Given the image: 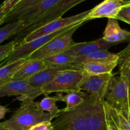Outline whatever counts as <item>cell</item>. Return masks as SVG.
<instances>
[{
	"label": "cell",
	"instance_id": "obj_4",
	"mask_svg": "<svg viewBox=\"0 0 130 130\" xmlns=\"http://www.w3.org/2000/svg\"><path fill=\"white\" fill-rule=\"evenodd\" d=\"M84 1H86V0H61L60 1L48 12L42 15L39 19L32 22L31 24L28 25L22 31L17 34L16 37L14 39L16 45L21 43L23 39L30 33L35 31L36 30L42 27V26L52 20L62 17V15L70 9Z\"/></svg>",
	"mask_w": 130,
	"mask_h": 130
},
{
	"label": "cell",
	"instance_id": "obj_12",
	"mask_svg": "<svg viewBox=\"0 0 130 130\" xmlns=\"http://www.w3.org/2000/svg\"><path fill=\"white\" fill-rule=\"evenodd\" d=\"M68 70L80 69L73 64L54 66L38 72L36 74L28 79V81L34 88H42L43 86L52 81L61 72Z\"/></svg>",
	"mask_w": 130,
	"mask_h": 130
},
{
	"label": "cell",
	"instance_id": "obj_6",
	"mask_svg": "<svg viewBox=\"0 0 130 130\" xmlns=\"http://www.w3.org/2000/svg\"><path fill=\"white\" fill-rule=\"evenodd\" d=\"M76 25V24L71 25V26H69L68 27L64 28V29H61L59 31L56 32L52 33V34L40 37L36 39L30 41L28 43H23L16 45L12 53L7 58H5L3 62L0 63V67L10 64V63L16 62L19 60L28 59L31 55L34 53V52H36L37 50L44 46L45 44H47L48 42L53 39L54 38L67 32L68 30H69Z\"/></svg>",
	"mask_w": 130,
	"mask_h": 130
},
{
	"label": "cell",
	"instance_id": "obj_35",
	"mask_svg": "<svg viewBox=\"0 0 130 130\" xmlns=\"http://www.w3.org/2000/svg\"><path fill=\"white\" fill-rule=\"evenodd\" d=\"M108 130H109V129H108Z\"/></svg>",
	"mask_w": 130,
	"mask_h": 130
},
{
	"label": "cell",
	"instance_id": "obj_27",
	"mask_svg": "<svg viewBox=\"0 0 130 130\" xmlns=\"http://www.w3.org/2000/svg\"><path fill=\"white\" fill-rule=\"evenodd\" d=\"M115 19L124 22L130 25V4L121 9L116 16Z\"/></svg>",
	"mask_w": 130,
	"mask_h": 130
},
{
	"label": "cell",
	"instance_id": "obj_31",
	"mask_svg": "<svg viewBox=\"0 0 130 130\" xmlns=\"http://www.w3.org/2000/svg\"><path fill=\"white\" fill-rule=\"evenodd\" d=\"M6 16H7V13L5 11L2 4H1L0 5V25L3 24L4 20Z\"/></svg>",
	"mask_w": 130,
	"mask_h": 130
},
{
	"label": "cell",
	"instance_id": "obj_15",
	"mask_svg": "<svg viewBox=\"0 0 130 130\" xmlns=\"http://www.w3.org/2000/svg\"><path fill=\"white\" fill-rule=\"evenodd\" d=\"M104 40L116 45L130 41V31L122 29L115 19H108L107 24L103 33Z\"/></svg>",
	"mask_w": 130,
	"mask_h": 130
},
{
	"label": "cell",
	"instance_id": "obj_22",
	"mask_svg": "<svg viewBox=\"0 0 130 130\" xmlns=\"http://www.w3.org/2000/svg\"><path fill=\"white\" fill-rule=\"evenodd\" d=\"M24 29V24L19 20L11 22L0 28V45L4 41L12 36L17 35Z\"/></svg>",
	"mask_w": 130,
	"mask_h": 130
},
{
	"label": "cell",
	"instance_id": "obj_3",
	"mask_svg": "<svg viewBox=\"0 0 130 130\" xmlns=\"http://www.w3.org/2000/svg\"><path fill=\"white\" fill-rule=\"evenodd\" d=\"M105 102L115 109L126 119H129L127 80L124 74L111 78L105 95Z\"/></svg>",
	"mask_w": 130,
	"mask_h": 130
},
{
	"label": "cell",
	"instance_id": "obj_19",
	"mask_svg": "<svg viewBox=\"0 0 130 130\" xmlns=\"http://www.w3.org/2000/svg\"><path fill=\"white\" fill-rule=\"evenodd\" d=\"M25 61V60L21 59L0 67V88L12 81L15 74Z\"/></svg>",
	"mask_w": 130,
	"mask_h": 130
},
{
	"label": "cell",
	"instance_id": "obj_17",
	"mask_svg": "<svg viewBox=\"0 0 130 130\" xmlns=\"http://www.w3.org/2000/svg\"><path fill=\"white\" fill-rule=\"evenodd\" d=\"M118 53H111L107 50H101L82 57H76L73 64L80 69L82 65L88 62H118Z\"/></svg>",
	"mask_w": 130,
	"mask_h": 130
},
{
	"label": "cell",
	"instance_id": "obj_25",
	"mask_svg": "<svg viewBox=\"0 0 130 130\" xmlns=\"http://www.w3.org/2000/svg\"><path fill=\"white\" fill-rule=\"evenodd\" d=\"M118 66L119 72L124 70L130 69V44L126 48L118 53Z\"/></svg>",
	"mask_w": 130,
	"mask_h": 130
},
{
	"label": "cell",
	"instance_id": "obj_9",
	"mask_svg": "<svg viewBox=\"0 0 130 130\" xmlns=\"http://www.w3.org/2000/svg\"><path fill=\"white\" fill-rule=\"evenodd\" d=\"M40 95H43L42 88H34L28 80H12L0 88V97L20 96L17 99L23 102L34 100Z\"/></svg>",
	"mask_w": 130,
	"mask_h": 130
},
{
	"label": "cell",
	"instance_id": "obj_34",
	"mask_svg": "<svg viewBox=\"0 0 130 130\" xmlns=\"http://www.w3.org/2000/svg\"><path fill=\"white\" fill-rule=\"evenodd\" d=\"M111 124H112V123H111ZM113 125H114V124H113ZM119 130H121V129H120L119 128Z\"/></svg>",
	"mask_w": 130,
	"mask_h": 130
},
{
	"label": "cell",
	"instance_id": "obj_16",
	"mask_svg": "<svg viewBox=\"0 0 130 130\" xmlns=\"http://www.w3.org/2000/svg\"><path fill=\"white\" fill-rule=\"evenodd\" d=\"M50 67L45 60L26 59L15 74L13 80H28L38 72Z\"/></svg>",
	"mask_w": 130,
	"mask_h": 130
},
{
	"label": "cell",
	"instance_id": "obj_26",
	"mask_svg": "<svg viewBox=\"0 0 130 130\" xmlns=\"http://www.w3.org/2000/svg\"><path fill=\"white\" fill-rule=\"evenodd\" d=\"M15 45L16 44L14 40L4 45H0V63L12 53Z\"/></svg>",
	"mask_w": 130,
	"mask_h": 130
},
{
	"label": "cell",
	"instance_id": "obj_21",
	"mask_svg": "<svg viewBox=\"0 0 130 130\" xmlns=\"http://www.w3.org/2000/svg\"><path fill=\"white\" fill-rule=\"evenodd\" d=\"M62 94H59L55 96H45L41 101L38 102V106L40 110L51 114H59L62 109H59L56 102L62 100Z\"/></svg>",
	"mask_w": 130,
	"mask_h": 130
},
{
	"label": "cell",
	"instance_id": "obj_8",
	"mask_svg": "<svg viewBox=\"0 0 130 130\" xmlns=\"http://www.w3.org/2000/svg\"><path fill=\"white\" fill-rule=\"evenodd\" d=\"M89 12V10H87V11L77 14V15H73V16L66 18H58L56 20H52L42 26V27L36 30L35 31L30 33L19 44L23 43H28L30 41L36 39L40 37L52 34V33L56 32L59 31V30L68 27L69 26L79 24L81 22H87L85 20V18L87 16Z\"/></svg>",
	"mask_w": 130,
	"mask_h": 130
},
{
	"label": "cell",
	"instance_id": "obj_23",
	"mask_svg": "<svg viewBox=\"0 0 130 130\" xmlns=\"http://www.w3.org/2000/svg\"><path fill=\"white\" fill-rule=\"evenodd\" d=\"M42 0H22L20 3H19L5 18L4 20V23L11 22L15 21L18 19L20 15L24 12L25 10L33 6L35 4L38 3Z\"/></svg>",
	"mask_w": 130,
	"mask_h": 130
},
{
	"label": "cell",
	"instance_id": "obj_28",
	"mask_svg": "<svg viewBox=\"0 0 130 130\" xmlns=\"http://www.w3.org/2000/svg\"><path fill=\"white\" fill-rule=\"evenodd\" d=\"M28 130H53V124L51 121H43L33 126Z\"/></svg>",
	"mask_w": 130,
	"mask_h": 130
},
{
	"label": "cell",
	"instance_id": "obj_29",
	"mask_svg": "<svg viewBox=\"0 0 130 130\" xmlns=\"http://www.w3.org/2000/svg\"><path fill=\"white\" fill-rule=\"evenodd\" d=\"M22 1V0H5L2 3V5L7 15Z\"/></svg>",
	"mask_w": 130,
	"mask_h": 130
},
{
	"label": "cell",
	"instance_id": "obj_32",
	"mask_svg": "<svg viewBox=\"0 0 130 130\" xmlns=\"http://www.w3.org/2000/svg\"><path fill=\"white\" fill-rule=\"evenodd\" d=\"M9 110H10L7 107H6L0 105V120L5 118L6 114Z\"/></svg>",
	"mask_w": 130,
	"mask_h": 130
},
{
	"label": "cell",
	"instance_id": "obj_2",
	"mask_svg": "<svg viewBox=\"0 0 130 130\" xmlns=\"http://www.w3.org/2000/svg\"><path fill=\"white\" fill-rule=\"evenodd\" d=\"M58 114L42 111L38 108V102L28 100L24 102L10 119L0 124L9 130H28L38 123L52 121Z\"/></svg>",
	"mask_w": 130,
	"mask_h": 130
},
{
	"label": "cell",
	"instance_id": "obj_5",
	"mask_svg": "<svg viewBox=\"0 0 130 130\" xmlns=\"http://www.w3.org/2000/svg\"><path fill=\"white\" fill-rule=\"evenodd\" d=\"M85 22H81L79 23L67 32L54 38L32 53L28 59L44 60L48 57L67 50L71 46L75 44V42L73 39V34Z\"/></svg>",
	"mask_w": 130,
	"mask_h": 130
},
{
	"label": "cell",
	"instance_id": "obj_20",
	"mask_svg": "<svg viewBox=\"0 0 130 130\" xmlns=\"http://www.w3.org/2000/svg\"><path fill=\"white\" fill-rule=\"evenodd\" d=\"M66 95H62L61 102H64L66 104V107L63 109L67 110L74 109L82 104L84 102L87 93L80 90L70 91L66 93Z\"/></svg>",
	"mask_w": 130,
	"mask_h": 130
},
{
	"label": "cell",
	"instance_id": "obj_14",
	"mask_svg": "<svg viewBox=\"0 0 130 130\" xmlns=\"http://www.w3.org/2000/svg\"><path fill=\"white\" fill-rule=\"evenodd\" d=\"M61 0H42L27 9L19 16L17 20L24 24V28L40 17L48 12Z\"/></svg>",
	"mask_w": 130,
	"mask_h": 130
},
{
	"label": "cell",
	"instance_id": "obj_30",
	"mask_svg": "<svg viewBox=\"0 0 130 130\" xmlns=\"http://www.w3.org/2000/svg\"><path fill=\"white\" fill-rule=\"evenodd\" d=\"M119 73L124 74L127 80V96H128L129 102V119H130V69L124 70Z\"/></svg>",
	"mask_w": 130,
	"mask_h": 130
},
{
	"label": "cell",
	"instance_id": "obj_1",
	"mask_svg": "<svg viewBox=\"0 0 130 130\" xmlns=\"http://www.w3.org/2000/svg\"><path fill=\"white\" fill-rule=\"evenodd\" d=\"M104 102L87 94L76 107L62 109L52 123L53 130H108Z\"/></svg>",
	"mask_w": 130,
	"mask_h": 130
},
{
	"label": "cell",
	"instance_id": "obj_7",
	"mask_svg": "<svg viewBox=\"0 0 130 130\" xmlns=\"http://www.w3.org/2000/svg\"><path fill=\"white\" fill-rule=\"evenodd\" d=\"M85 75V72L81 70H68L61 72L52 81L42 88L43 95L79 90V86Z\"/></svg>",
	"mask_w": 130,
	"mask_h": 130
},
{
	"label": "cell",
	"instance_id": "obj_13",
	"mask_svg": "<svg viewBox=\"0 0 130 130\" xmlns=\"http://www.w3.org/2000/svg\"><path fill=\"white\" fill-rule=\"evenodd\" d=\"M116 45L114 43L106 41L103 38L96 39L89 42L75 43V44L69 48L66 52L71 55L76 57L87 55L93 52L101 50H107L111 47Z\"/></svg>",
	"mask_w": 130,
	"mask_h": 130
},
{
	"label": "cell",
	"instance_id": "obj_33",
	"mask_svg": "<svg viewBox=\"0 0 130 130\" xmlns=\"http://www.w3.org/2000/svg\"><path fill=\"white\" fill-rule=\"evenodd\" d=\"M0 130H9V129H7V128H5V127L3 126H1V124H0Z\"/></svg>",
	"mask_w": 130,
	"mask_h": 130
},
{
	"label": "cell",
	"instance_id": "obj_24",
	"mask_svg": "<svg viewBox=\"0 0 130 130\" xmlns=\"http://www.w3.org/2000/svg\"><path fill=\"white\" fill-rule=\"evenodd\" d=\"M75 59H76V57L71 55L66 51H64L52 57H48L44 60L48 63V66L52 67L54 66L73 64Z\"/></svg>",
	"mask_w": 130,
	"mask_h": 130
},
{
	"label": "cell",
	"instance_id": "obj_18",
	"mask_svg": "<svg viewBox=\"0 0 130 130\" xmlns=\"http://www.w3.org/2000/svg\"><path fill=\"white\" fill-rule=\"evenodd\" d=\"M118 66V62H88L82 65L80 70L88 75H99L112 73V71Z\"/></svg>",
	"mask_w": 130,
	"mask_h": 130
},
{
	"label": "cell",
	"instance_id": "obj_11",
	"mask_svg": "<svg viewBox=\"0 0 130 130\" xmlns=\"http://www.w3.org/2000/svg\"><path fill=\"white\" fill-rule=\"evenodd\" d=\"M129 4V0H104L89 10L85 20L87 22L99 18L115 19L121 9Z\"/></svg>",
	"mask_w": 130,
	"mask_h": 130
},
{
	"label": "cell",
	"instance_id": "obj_10",
	"mask_svg": "<svg viewBox=\"0 0 130 130\" xmlns=\"http://www.w3.org/2000/svg\"><path fill=\"white\" fill-rule=\"evenodd\" d=\"M112 73L99 75H88L85 74L79 86V90L85 91L86 93L101 102L105 101V95Z\"/></svg>",
	"mask_w": 130,
	"mask_h": 130
}]
</instances>
